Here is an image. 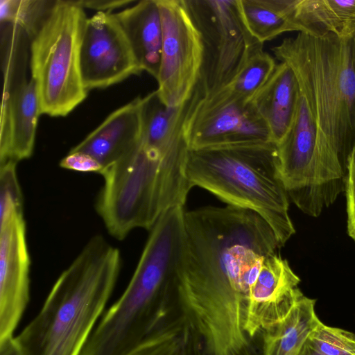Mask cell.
<instances>
[{
    "label": "cell",
    "mask_w": 355,
    "mask_h": 355,
    "mask_svg": "<svg viewBox=\"0 0 355 355\" xmlns=\"http://www.w3.org/2000/svg\"><path fill=\"white\" fill-rule=\"evenodd\" d=\"M281 247L270 225L249 209L184 211L174 309L194 345L216 352L250 345L251 291L265 258Z\"/></svg>",
    "instance_id": "cell-1"
},
{
    "label": "cell",
    "mask_w": 355,
    "mask_h": 355,
    "mask_svg": "<svg viewBox=\"0 0 355 355\" xmlns=\"http://www.w3.org/2000/svg\"><path fill=\"white\" fill-rule=\"evenodd\" d=\"M351 37L299 32L272 51L295 73L317 128V173L311 199L328 207L346 189L355 148V73Z\"/></svg>",
    "instance_id": "cell-2"
},
{
    "label": "cell",
    "mask_w": 355,
    "mask_h": 355,
    "mask_svg": "<svg viewBox=\"0 0 355 355\" xmlns=\"http://www.w3.org/2000/svg\"><path fill=\"white\" fill-rule=\"evenodd\" d=\"M184 207L165 211L150 230L123 294L95 327L80 355H130L175 315Z\"/></svg>",
    "instance_id": "cell-3"
},
{
    "label": "cell",
    "mask_w": 355,
    "mask_h": 355,
    "mask_svg": "<svg viewBox=\"0 0 355 355\" xmlns=\"http://www.w3.org/2000/svg\"><path fill=\"white\" fill-rule=\"evenodd\" d=\"M118 248L92 236L53 284L35 318L16 337L24 355H80L114 291Z\"/></svg>",
    "instance_id": "cell-4"
},
{
    "label": "cell",
    "mask_w": 355,
    "mask_h": 355,
    "mask_svg": "<svg viewBox=\"0 0 355 355\" xmlns=\"http://www.w3.org/2000/svg\"><path fill=\"white\" fill-rule=\"evenodd\" d=\"M185 174L227 205L249 209L272 227L282 247L295 233L277 145L248 142L189 149Z\"/></svg>",
    "instance_id": "cell-5"
},
{
    "label": "cell",
    "mask_w": 355,
    "mask_h": 355,
    "mask_svg": "<svg viewBox=\"0 0 355 355\" xmlns=\"http://www.w3.org/2000/svg\"><path fill=\"white\" fill-rule=\"evenodd\" d=\"M86 17L72 1L57 0L31 40V80L41 114L65 116L86 98L80 51Z\"/></svg>",
    "instance_id": "cell-6"
},
{
    "label": "cell",
    "mask_w": 355,
    "mask_h": 355,
    "mask_svg": "<svg viewBox=\"0 0 355 355\" xmlns=\"http://www.w3.org/2000/svg\"><path fill=\"white\" fill-rule=\"evenodd\" d=\"M200 32L203 60L196 87L203 95L228 87L250 54L263 45L240 15L237 0H184Z\"/></svg>",
    "instance_id": "cell-7"
},
{
    "label": "cell",
    "mask_w": 355,
    "mask_h": 355,
    "mask_svg": "<svg viewBox=\"0 0 355 355\" xmlns=\"http://www.w3.org/2000/svg\"><path fill=\"white\" fill-rule=\"evenodd\" d=\"M183 131L189 149L271 141L267 125L252 102L241 100L229 87L207 95L196 87Z\"/></svg>",
    "instance_id": "cell-8"
},
{
    "label": "cell",
    "mask_w": 355,
    "mask_h": 355,
    "mask_svg": "<svg viewBox=\"0 0 355 355\" xmlns=\"http://www.w3.org/2000/svg\"><path fill=\"white\" fill-rule=\"evenodd\" d=\"M162 46L156 90L167 107H179L193 96L200 79L203 45L184 0H157Z\"/></svg>",
    "instance_id": "cell-9"
},
{
    "label": "cell",
    "mask_w": 355,
    "mask_h": 355,
    "mask_svg": "<svg viewBox=\"0 0 355 355\" xmlns=\"http://www.w3.org/2000/svg\"><path fill=\"white\" fill-rule=\"evenodd\" d=\"M142 98L141 144L160 163L166 209L184 207L190 190L185 174L189 148L183 131L189 101L179 107H167L156 90Z\"/></svg>",
    "instance_id": "cell-10"
},
{
    "label": "cell",
    "mask_w": 355,
    "mask_h": 355,
    "mask_svg": "<svg viewBox=\"0 0 355 355\" xmlns=\"http://www.w3.org/2000/svg\"><path fill=\"white\" fill-rule=\"evenodd\" d=\"M80 64L87 91L119 83L142 70L114 14L97 12L85 22Z\"/></svg>",
    "instance_id": "cell-11"
},
{
    "label": "cell",
    "mask_w": 355,
    "mask_h": 355,
    "mask_svg": "<svg viewBox=\"0 0 355 355\" xmlns=\"http://www.w3.org/2000/svg\"><path fill=\"white\" fill-rule=\"evenodd\" d=\"M31 259L23 207L0 214V340L13 336L30 297Z\"/></svg>",
    "instance_id": "cell-12"
},
{
    "label": "cell",
    "mask_w": 355,
    "mask_h": 355,
    "mask_svg": "<svg viewBox=\"0 0 355 355\" xmlns=\"http://www.w3.org/2000/svg\"><path fill=\"white\" fill-rule=\"evenodd\" d=\"M300 279L278 251L263 260L250 294L246 330L250 337L262 343V336L283 320L303 295Z\"/></svg>",
    "instance_id": "cell-13"
},
{
    "label": "cell",
    "mask_w": 355,
    "mask_h": 355,
    "mask_svg": "<svg viewBox=\"0 0 355 355\" xmlns=\"http://www.w3.org/2000/svg\"><path fill=\"white\" fill-rule=\"evenodd\" d=\"M1 112L0 163L31 157L41 114L33 81L23 80L3 93Z\"/></svg>",
    "instance_id": "cell-14"
},
{
    "label": "cell",
    "mask_w": 355,
    "mask_h": 355,
    "mask_svg": "<svg viewBox=\"0 0 355 355\" xmlns=\"http://www.w3.org/2000/svg\"><path fill=\"white\" fill-rule=\"evenodd\" d=\"M142 133L143 98L138 96L112 112L70 151L89 154L104 168L139 144Z\"/></svg>",
    "instance_id": "cell-15"
},
{
    "label": "cell",
    "mask_w": 355,
    "mask_h": 355,
    "mask_svg": "<svg viewBox=\"0 0 355 355\" xmlns=\"http://www.w3.org/2000/svg\"><path fill=\"white\" fill-rule=\"evenodd\" d=\"M300 93L295 73L287 64L280 62L251 101L267 125L271 141L277 145L285 137L293 124Z\"/></svg>",
    "instance_id": "cell-16"
},
{
    "label": "cell",
    "mask_w": 355,
    "mask_h": 355,
    "mask_svg": "<svg viewBox=\"0 0 355 355\" xmlns=\"http://www.w3.org/2000/svg\"><path fill=\"white\" fill-rule=\"evenodd\" d=\"M141 69L157 79L162 46V26L157 0H141L114 13Z\"/></svg>",
    "instance_id": "cell-17"
},
{
    "label": "cell",
    "mask_w": 355,
    "mask_h": 355,
    "mask_svg": "<svg viewBox=\"0 0 355 355\" xmlns=\"http://www.w3.org/2000/svg\"><path fill=\"white\" fill-rule=\"evenodd\" d=\"M293 19L299 32L349 38L355 33V0H297Z\"/></svg>",
    "instance_id": "cell-18"
},
{
    "label": "cell",
    "mask_w": 355,
    "mask_h": 355,
    "mask_svg": "<svg viewBox=\"0 0 355 355\" xmlns=\"http://www.w3.org/2000/svg\"><path fill=\"white\" fill-rule=\"evenodd\" d=\"M315 300L304 295L288 315L262 336V355H298L311 332L321 322Z\"/></svg>",
    "instance_id": "cell-19"
},
{
    "label": "cell",
    "mask_w": 355,
    "mask_h": 355,
    "mask_svg": "<svg viewBox=\"0 0 355 355\" xmlns=\"http://www.w3.org/2000/svg\"><path fill=\"white\" fill-rule=\"evenodd\" d=\"M297 0H237L241 19L251 35L263 44L286 32L297 31L293 19Z\"/></svg>",
    "instance_id": "cell-20"
},
{
    "label": "cell",
    "mask_w": 355,
    "mask_h": 355,
    "mask_svg": "<svg viewBox=\"0 0 355 355\" xmlns=\"http://www.w3.org/2000/svg\"><path fill=\"white\" fill-rule=\"evenodd\" d=\"M276 65L275 59L263 51V45L260 46L250 54L228 87L239 98L250 102L268 81Z\"/></svg>",
    "instance_id": "cell-21"
},
{
    "label": "cell",
    "mask_w": 355,
    "mask_h": 355,
    "mask_svg": "<svg viewBox=\"0 0 355 355\" xmlns=\"http://www.w3.org/2000/svg\"><path fill=\"white\" fill-rule=\"evenodd\" d=\"M55 1L1 0V23L20 27L32 40L51 12Z\"/></svg>",
    "instance_id": "cell-22"
},
{
    "label": "cell",
    "mask_w": 355,
    "mask_h": 355,
    "mask_svg": "<svg viewBox=\"0 0 355 355\" xmlns=\"http://www.w3.org/2000/svg\"><path fill=\"white\" fill-rule=\"evenodd\" d=\"M306 341L324 355H355V334L327 326L322 322L311 332Z\"/></svg>",
    "instance_id": "cell-23"
},
{
    "label": "cell",
    "mask_w": 355,
    "mask_h": 355,
    "mask_svg": "<svg viewBox=\"0 0 355 355\" xmlns=\"http://www.w3.org/2000/svg\"><path fill=\"white\" fill-rule=\"evenodd\" d=\"M12 161L0 163V214L23 206V196Z\"/></svg>",
    "instance_id": "cell-24"
},
{
    "label": "cell",
    "mask_w": 355,
    "mask_h": 355,
    "mask_svg": "<svg viewBox=\"0 0 355 355\" xmlns=\"http://www.w3.org/2000/svg\"><path fill=\"white\" fill-rule=\"evenodd\" d=\"M60 166L78 172L98 173H100L103 168L102 165L93 157L79 151H69L60 162Z\"/></svg>",
    "instance_id": "cell-25"
},
{
    "label": "cell",
    "mask_w": 355,
    "mask_h": 355,
    "mask_svg": "<svg viewBox=\"0 0 355 355\" xmlns=\"http://www.w3.org/2000/svg\"><path fill=\"white\" fill-rule=\"evenodd\" d=\"M345 191L347 201L348 232L355 241V148L349 160Z\"/></svg>",
    "instance_id": "cell-26"
},
{
    "label": "cell",
    "mask_w": 355,
    "mask_h": 355,
    "mask_svg": "<svg viewBox=\"0 0 355 355\" xmlns=\"http://www.w3.org/2000/svg\"><path fill=\"white\" fill-rule=\"evenodd\" d=\"M72 2L81 7L95 9L97 12H107L132 3L130 0H80Z\"/></svg>",
    "instance_id": "cell-27"
},
{
    "label": "cell",
    "mask_w": 355,
    "mask_h": 355,
    "mask_svg": "<svg viewBox=\"0 0 355 355\" xmlns=\"http://www.w3.org/2000/svg\"><path fill=\"white\" fill-rule=\"evenodd\" d=\"M0 355H24L16 337L12 336L0 340Z\"/></svg>",
    "instance_id": "cell-28"
},
{
    "label": "cell",
    "mask_w": 355,
    "mask_h": 355,
    "mask_svg": "<svg viewBox=\"0 0 355 355\" xmlns=\"http://www.w3.org/2000/svg\"><path fill=\"white\" fill-rule=\"evenodd\" d=\"M298 355H324L312 347L307 341L302 346Z\"/></svg>",
    "instance_id": "cell-29"
},
{
    "label": "cell",
    "mask_w": 355,
    "mask_h": 355,
    "mask_svg": "<svg viewBox=\"0 0 355 355\" xmlns=\"http://www.w3.org/2000/svg\"><path fill=\"white\" fill-rule=\"evenodd\" d=\"M350 41H351L352 58L354 70V73H355V33L352 37H351Z\"/></svg>",
    "instance_id": "cell-30"
}]
</instances>
